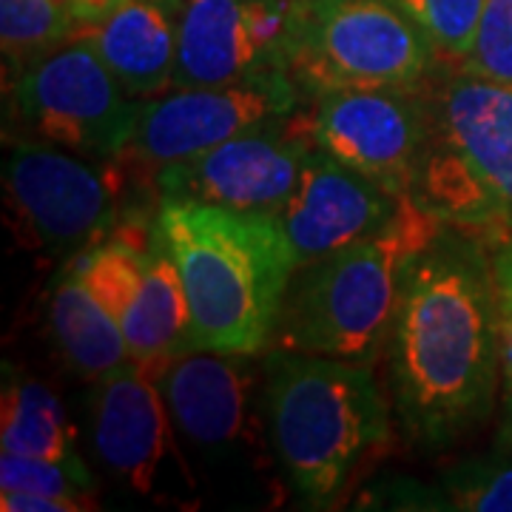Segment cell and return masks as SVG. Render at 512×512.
Segmentation results:
<instances>
[{"mask_svg": "<svg viewBox=\"0 0 512 512\" xmlns=\"http://www.w3.org/2000/svg\"><path fill=\"white\" fill-rule=\"evenodd\" d=\"M387 359L393 404L416 447H447L487 419L501 339L493 262L481 239L444 225L410 259Z\"/></svg>", "mask_w": 512, "mask_h": 512, "instance_id": "cell-1", "label": "cell"}, {"mask_svg": "<svg viewBox=\"0 0 512 512\" xmlns=\"http://www.w3.org/2000/svg\"><path fill=\"white\" fill-rule=\"evenodd\" d=\"M157 239L183 276L185 353L256 356L274 342L299 268L276 214L160 202Z\"/></svg>", "mask_w": 512, "mask_h": 512, "instance_id": "cell-2", "label": "cell"}, {"mask_svg": "<svg viewBox=\"0 0 512 512\" xmlns=\"http://www.w3.org/2000/svg\"><path fill=\"white\" fill-rule=\"evenodd\" d=\"M265 399L276 458L311 510L333 507L393 439L384 390L365 362L276 348L265 359Z\"/></svg>", "mask_w": 512, "mask_h": 512, "instance_id": "cell-3", "label": "cell"}, {"mask_svg": "<svg viewBox=\"0 0 512 512\" xmlns=\"http://www.w3.org/2000/svg\"><path fill=\"white\" fill-rule=\"evenodd\" d=\"M444 231L410 194L370 237L299 265L279 313V350L370 365L390 339L407 265Z\"/></svg>", "mask_w": 512, "mask_h": 512, "instance_id": "cell-4", "label": "cell"}, {"mask_svg": "<svg viewBox=\"0 0 512 512\" xmlns=\"http://www.w3.org/2000/svg\"><path fill=\"white\" fill-rule=\"evenodd\" d=\"M433 43L393 0H293L288 69L299 89H413Z\"/></svg>", "mask_w": 512, "mask_h": 512, "instance_id": "cell-5", "label": "cell"}, {"mask_svg": "<svg viewBox=\"0 0 512 512\" xmlns=\"http://www.w3.org/2000/svg\"><path fill=\"white\" fill-rule=\"evenodd\" d=\"M15 109L40 140L109 160L126 151L140 123V103L123 92L92 35L23 69Z\"/></svg>", "mask_w": 512, "mask_h": 512, "instance_id": "cell-6", "label": "cell"}, {"mask_svg": "<svg viewBox=\"0 0 512 512\" xmlns=\"http://www.w3.org/2000/svg\"><path fill=\"white\" fill-rule=\"evenodd\" d=\"M311 148H316L311 117L291 111L191 160L163 165L154 185L160 202L279 214L291 200Z\"/></svg>", "mask_w": 512, "mask_h": 512, "instance_id": "cell-7", "label": "cell"}, {"mask_svg": "<svg viewBox=\"0 0 512 512\" xmlns=\"http://www.w3.org/2000/svg\"><path fill=\"white\" fill-rule=\"evenodd\" d=\"M15 217L37 248L80 254L117 225L120 174L43 143H15L3 165Z\"/></svg>", "mask_w": 512, "mask_h": 512, "instance_id": "cell-8", "label": "cell"}, {"mask_svg": "<svg viewBox=\"0 0 512 512\" xmlns=\"http://www.w3.org/2000/svg\"><path fill=\"white\" fill-rule=\"evenodd\" d=\"M299 86L291 72H274L228 86L177 89L140 106V123L128 154L140 168L191 160L251 128L296 111Z\"/></svg>", "mask_w": 512, "mask_h": 512, "instance_id": "cell-9", "label": "cell"}, {"mask_svg": "<svg viewBox=\"0 0 512 512\" xmlns=\"http://www.w3.org/2000/svg\"><path fill=\"white\" fill-rule=\"evenodd\" d=\"M293 0H180L174 89L291 72Z\"/></svg>", "mask_w": 512, "mask_h": 512, "instance_id": "cell-10", "label": "cell"}, {"mask_svg": "<svg viewBox=\"0 0 512 512\" xmlns=\"http://www.w3.org/2000/svg\"><path fill=\"white\" fill-rule=\"evenodd\" d=\"M316 148L370 183L402 197L427 143V103L407 89H339L316 94L311 111Z\"/></svg>", "mask_w": 512, "mask_h": 512, "instance_id": "cell-11", "label": "cell"}, {"mask_svg": "<svg viewBox=\"0 0 512 512\" xmlns=\"http://www.w3.org/2000/svg\"><path fill=\"white\" fill-rule=\"evenodd\" d=\"M399 200L348 165L336 163L322 148H311L291 200L276 217L296 265H308L379 231L396 214Z\"/></svg>", "mask_w": 512, "mask_h": 512, "instance_id": "cell-12", "label": "cell"}, {"mask_svg": "<svg viewBox=\"0 0 512 512\" xmlns=\"http://www.w3.org/2000/svg\"><path fill=\"white\" fill-rule=\"evenodd\" d=\"M430 134L453 148L512 225V89L478 74H450L427 103Z\"/></svg>", "mask_w": 512, "mask_h": 512, "instance_id": "cell-13", "label": "cell"}, {"mask_svg": "<svg viewBox=\"0 0 512 512\" xmlns=\"http://www.w3.org/2000/svg\"><path fill=\"white\" fill-rule=\"evenodd\" d=\"M94 447L120 481L148 493L168 444L165 399L134 362L97 379L92 399Z\"/></svg>", "mask_w": 512, "mask_h": 512, "instance_id": "cell-14", "label": "cell"}, {"mask_svg": "<svg viewBox=\"0 0 512 512\" xmlns=\"http://www.w3.org/2000/svg\"><path fill=\"white\" fill-rule=\"evenodd\" d=\"M154 382L165 407L191 441L202 447H222L242 436L248 393L254 373L248 356L228 353H185L165 362Z\"/></svg>", "mask_w": 512, "mask_h": 512, "instance_id": "cell-15", "label": "cell"}, {"mask_svg": "<svg viewBox=\"0 0 512 512\" xmlns=\"http://www.w3.org/2000/svg\"><path fill=\"white\" fill-rule=\"evenodd\" d=\"M180 0H120L92 32L94 46L128 97L174 86Z\"/></svg>", "mask_w": 512, "mask_h": 512, "instance_id": "cell-16", "label": "cell"}, {"mask_svg": "<svg viewBox=\"0 0 512 512\" xmlns=\"http://www.w3.org/2000/svg\"><path fill=\"white\" fill-rule=\"evenodd\" d=\"M123 336L128 362L143 367L151 379L165 362L185 356L188 299L177 262L160 239H154L146 279L123 316Z\"/></svg>", "mask_w": 512, "mask_h": 512, "instance_id": "cell-17", "label": "cell"}, {"mask_svg": "<svg viewBox=\"0 0 512 512\" xmlns=\"http://www.w3.org/2000/svg\"><path fill=\"white\" fill-rule=\"evenodd\" d=\"M52 330L69 365L86 379L97 382L128 362L120 319L94 299L72 268L63 271L52 296Z\"/></svg>", "mask_w": 512, "mask_h": 512, "instance_id": "cell-18", "label": "cell"}, {"mask_svg": "<svg viewBox=\"0 0 512 512\" xmlns=\"http://www.w3.org/2000/svg\"><path fill=\"white\" fill-rule=\"evenodd\" d=\"M0 444L3 453L12 456L43 458L74 470H86V464L74 453L72 424L63 413V404L46 384L35 379H6Z\"/></svg>", "mask_w": 512, "mask_h": 512, "instance_id": "cell-19", "label": "cell"}, {"mask_svg": "<svg viewBox=\"0 0 512 512\" xmlns=\"http://www.w3.org/2000/svg\"><path fill=\"white\" fill-rule=\"evenodd\" d=\"M402 510L512 512V456L464 461L444 470L439 484L404 478Z\"/></svg>", "mask_w": 512, "mask_h": 512, "instance_id": "cell-20", "label": "cell"}, {"mask_svg": "<svg viewBox=\"0 0 512 512\" xmlns=\"http://www.w3.org/2000/svg\"><path fill=\"white\" fill-rule=\"evenodd\" d=\"M74 15L63 0H0V43L3 55L29 69L74 32Z\"/></svg>", "mask_w": 512, "mask_h": 512, "instance_id": "cell-21", "label": "cell"}, {"mask_svg": "<svg viewBox=\"0 0 512 512\" xmlns=\"http://www.w3.org/2000/svg\"><path fill=\"white\" fill-rule=\"evenodd\" d=\"M419 26L433 49L447 57H461L473 49L478 20L487 0H393Z\"/></svg>", "mask_w": 512, "mask_h": 512, "instance_id": "cell-22", "label": "cell"}, {"mask_svg": "<svg viewBox=\"0 0 512 512\" xmlns=\"http://www.w3.org/2000/svg\"><path fill=\"white\" fill-rule=\"evenodd\" d=\"M94 481L89 470H74L57 461H43V458H26L3 453L0 458V493H26L46 495V498H72L92 504Z\"/></svg>", "mask_w": 512, "mask_h": 512, "instance_id": "cell-23", "label": "cell"}, {"mask_svg": "<svg viewBox=\"0 0 512 512\" xmlns=\"http://www.w3.org/2000/svg\"><path fill=\"white\" fill-rule=\"evenodd\" d=\"M464 72L512 89V0H487L473 49L461 57Z\"/></svg>", "mask_w": 512, "mask_h": 512, "instance_id": "cell-24", "label": "cell"}, {"mask_svg": "<svg viewBox=\"0 0 512 512\" xmlns=\"http://www.w3.org/2000/svg\"><path fill=\"white\" fill-rule=\"evenodd\" d=\"M493 262L495 302H498V339H501V390H504V424L501 441L512 450V237L487 245Z\"/></svg>", "mask_w": 512, "mask_h": 512, "instance_id": "cell-25", "label": "cell"}, {"mask_svg": "<svg viewBox=\"0 0 512 512\" xmlns=\"http://www.w3.org/2000/svg\"><path fill=\"white\" fill-rule=\"evenodd\" d=\"M0 510L3 512H80V510H92V507H89V504H83V501H72V498L0 493Z\"/></svg>", "mask_w": 512, "mask_h": 512, "instance_id": "cell-26", "label": "cell"}, {"mask_svg": "<svg viewBox=\"0 0 512 512\" xmlns=\"http://www.w3.org/2000/svg\"><path fill=\"white\" fill-rule=\"evenodd\" d=\"M77 23H100L120 0H63Z\"/></svg>", "mask_w": 512, "mask_h": 512, "instance_id": "cell-27", "label": "cell"}, {"mask_svg": "<svg viewBox=\"0 0 512 512\" xmlns=\"http://www.w3.org/2000/svg\"><path fill=\"white\" fill-rule=\"evenodd\" d=\"M510 237H512V234H510Z\"/></svg>", "mask_w": 512, "mask_h": 512, "instance_id": "cell-28", "label": "cell"}]
</instances>
